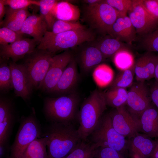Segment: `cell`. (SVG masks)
I'll return each mask as SVG.
<instances>
[{
  "mask_svg": "<svg viewBox=\"0 0 158 158\" xmlns=\"http://www.w3.org/2000/svg\"><path fill=\"white\" fill-rule=\"evenodd\" d=\"M102 0H86L83 1L88 4V5H92L97 4L100 2Z\"/></svg>",
  "mask_w": 158,
  "mask_h": 158,
  "instance_id": "cell-45",
  "label": "cell"
},
{
  "mask_svg": "<svg viewBox=\"0 0 158 158\" xmlns=\"http://www.w3.org/2000/svg\"><path fill=\"white\" fill-rule=\"evenodd\" d=\"M149 91L152 102L158 110V83L156 81L151 85Z\"/></svg>",
  "mask_w": 158,
  "mask_h": 158,
  "instance_id": "cell-41",
  "label": "cell"
},
{
  "mask_svg": "<svg viewBox=\"0 0 158 158\" xmlns=\"http://www.w3.org/2000/svg\"><path fill=\"white\" fill-rule=\"evenodd\" d=\"M5 5H8L11 8L18 10L28 8L31 5L39 6L40 1L33 0H2Z\"/></svg>",
  "mask_w": 158,
  "mask_h": 158,
  "instance_id": "cell-39",
  "label": "cell"
},
{
  "mask_svg": "<svg viewBox=\"0 0 158 158\" xmlns=\"http://www.w3.org/2000/svg\"><path fill=\"white\" fill-rule=\"evenodd\" d=\"M99 147L90 141L82 140L77 147L65 158H94L95 151Z\"/></svg>",
  "mask_w": 158,
  "mask_h": 158,
  "instance_id": "cell-29",
  "label": "cell"
},
{
  "mask_svg": "<svg viewBox=\"0 0 158 158\" xmlns=\"http://www.w3.org/2000/svg\"><path fill=\"white\" fill-rule=\"evenodd\" d=\"M94 158H126L125 155L108 147H99L95 150Z\"/></svg>",
  "mask_w": 158,
  "mask_h": 158,
  "instance_id": "cell-37",
  "label": "cell"
},
{
  "mask_svg": "<svg viewBox=\"0 0 158 158\" xmlns=\"http://www.w3.org/2000/svg\"><path fill=\"white\" fill-rule=\"evenodd\" d=\"M93 79L97 85L101 87L110 85L114 79V72L108 65L101 64L94 69L92 73Z\"/></svg>",
  "mask_w": 158,
  "mask_h": 158,
  "instance_id": "cell-25",
  "label": "cell"
},
{
  "mask_svg": "<svg viewBox=\"0 0 158 158\" xmlns=\"http://www.w3.org/2000/svg\"><path fill=\"white\" fill-rule=\"evenodd\" d=\"M73 58L71 53L68 51L54 55L39 89L45 92H52L64 70Z\"/></svg>",
  "mask_w": 158,
  "mask_h": 158,
  "instance_id": "cell-10",
  "label": "cell"
},
{
  "mask_svg": "<svg viewBox=\"0 0 158 158\" xmlns=\"http://www.w3.org/2000/svg\"><path fill=\"white\" fill-rule=\"evenodd\" d=\"M150 158H158V139L156 140V145Z\"/></svg>",
  "mask_w": 158,
  "mask_h": 158,
  "instance_id": "cell-43",
  "label": "cell"
},
{
  "mask_svg": "<svg viewBox=\"0 0 158 158\" xmlns=\"http://www.w3.org/2000/svg\"><path fill=\"white\" fill-rule=\"evenodd\" d=\"M85 29V28L84 26L78 22L57 20L52 26L51 32L57 34Z\"/></svg>",
  "mask_w": 158,
  "mask_h": 158,
  "instance_id": "cell-34",
  "label": "cell"
},
{
  "mask_svg": "<svg viewBox=\"0 0 158 158\" xmlns=\"http://www.w3.org/2000/svg\"><path fill=\"white\" fill-rule=\"evenodd\" d=\"M49 158H65L82 141L72 123H49L43 130Z\"/></svg>",
  "mask_w": 158,
  "mask_h": 158,
  "instance_id": "cell-1",
  "label": "cell"
},
{
  "mask_svg": "<svg viewBox=\"0 0 158 158\" xmlns=\"http://www.w3.org/2000/svg\"><path fill=\"white\" fill-rule=\"evenodd\" d=\"M128 149L134 158L150 157L154 149L156 140L143 134H136L129 138Z\"/></svg>",
  "mask_w": 158,
  "mask_h": 158,
  "instance_id": "cell-16",
  "label": "cell"
},
{
  "mask_svg": "<svg viewBox=\"0 0 158 158\" xmlns=\"http://www.w3.org/2000/svg\"><path fill=\"white\" fill-rule=\"evenodd\" d=\"M76 63L73 58L64 70L52 92H69L76 85L78 79Z\"/></svg>",
  "mask_w": 158,
  "mask_h": 158,
  "instance_id": "cell-21",
  "label": "cell"
},
{
  "mask_svg": "<svg viewBox=\"0 0 158 158\" xmlns=\"http://www.w3.org/2000/svg\"><path fill=\"white\" fill-rule=\"evenodd\" d=\"M107 105L104 93L97 90L84 101L78 114V131L83 140H87L103 116Z\"/></svg>",
  "mask_w": 158,
  "mask_h": 158,
  "instance_id": "cell-2",
  "label": "cell"
},
{
  "mask_svg": "<svg viewBox=\"0 0 158 158\" xmlns=\"http://www.w3.org/2000/svg\"><path fill=\"white\" fill-rule=\"evenodd\" d=\"M104 93L107 105L116 108L126 103L128 91L126 88H110Z\"/></svg>",
  "mask_w": 158,
  "mask_h": 158,
  "instance_id": "cell-27",
  "label": "cell"
},
{
  "mask_svg": "<svg viewBox=\"0 0 158 158\" xmlns=\"http://www.w3.org/2000/svg\"><path fill=\"white\" fill-rule=\"evenodd\" d=\"M136 34L135 29L127 16L118 17L109 33L113 38L130 44L135 39Z\"/></svg>",
  "mask_w": 158,
  "mask_h": 158,
  "instance_id": "cell-19",
  "label": "cell"
},
{
  "mask_svg": "<svg viewBox=\"0 0 158 158\" xmlns=\"http://www.w3.org/2000/svg\"><path fill=\"white\" fill-rule=\"evenodd\" d=\"M94 33L87 29L71 30L55 34L47 31L36 48L46 49L54 54L56 52L72 48L93 40Z\"/></svg>",
  "mask_w": 158,
  "mask_h": 158,
  "instance_id": "cell-4",
  "label": "cell"
},
{
  "mask_svg": "<svg viewBox=\"0 0 158 158\" xmlns=\"http://www.w3.org/2000/svg\"><path fill=\"white\" fill-rule=\"evenodd\" d=\"M14 142L11 146L8 158H21L25 150L35 139L42 137L43 130L35 109L26 116H22Z\"/></svg>",
  "mask_w": 158,
  "mask_h": 158,
  "instance_id": "cell-5",
  "label": "cell"
},
{
  "mask_svg": "<svg viewBox=\"0 0 158 158\" xmlns=\"http://www.w3.org/2000/svg\"><path fill=\"white\" fill-rule=\"evenodd\" d=\"M104 1L114 8L118 12V17L127 16V14L130 8L132 0H106Z\"/></svg>",
  "mask_w": 158,
  "mask_h": 158,
  "instance_id": "cell-36",
  "label": "cell"
},
{
  "mask_svg": "<svg viewBox=\"0 0 158 158\" xmlns=\"http://www.w3.org/2000/svg\"><path fill=\"white\" fill-rule=\"evenodd\" d=\"M37 45L33 38H25L11 43L0 45V59L8 61L11 59L16 63L33 51Z\"/></svg>",
  "mask_w": 158,
  "mask_h": 158,
  "instance_id": "cell-14",
  "label": "cell"
},
{
  "mask_svg": "<svg viewBox=\"0 0 158 158\" xmlns=\"http://www.w3.org/2000/svg\"><path fill=\"white\" fill-rule=\"evenodd\" d=\"M20 32L14 31L7 28H0V44L6 45L14 42L24 37Z\"/></svg>",
  "mask_w": 158,
  "mask_h": 158,
  "instance_id": "cell-35",
  "label": "cell"
},
{
  "mask_svg": "<svg viewBox=\"0 0 158 158\" xmlns=\"http://www.w3.org/2000/svg\"><path fill=\"white\" fill-rule=\"evenodd\" d=\"M96 46L104 58L113 56L120 49L125 48L121 42L113 37L106 38L102 40Z\"/></svg>",
  "mask_w": 158,
  "mask_h": 158,
  "instance_id": "cell-30",
  "label": "cell"
},
{
  "mask_svg": "<svg viewBox=\"0 0 158 158\" xmlns=\"http://www.w3.org/2000/svg\"><path fill=\"white\" fill-rule=\"evenodd\" d=\"M40 15L47 23L48 30H51L52 26L57 20L53 13V8L58 2L55 0H41L40 1Z\"/></svg>",
  "mask_w": 158,
  "mask_h": 158,
  "instance_id": "cell-32",
  "label": "cell"
},
{
  "mask_svg": "<svg viewBox=\"0 0 158 158\" xmlns=\"http://www.w3.org/2000/svg\"><path fill=\"white\" fill-rule=\"evenodd\" d=\"M157 56L148 52L135 63L134 72L137 82H145L154 78Z\"/></svg>",
  "mask_w": 158,
  "mask_h": 158,
  "instance_id": "cell-17",
  "label": "cell"
},
{
  "mask_svg": "<svg viewBox=\"0 0 158 158\" xmlns=\"http://www.w3.org/2000/svg\"><path fill=\"white\" fill-rule=\"evenodd\" d=\"M128 13L137 33L140 35L151 32L158 23V19L153 17L144 7L142 0H132Z\"/></svg>",
  "mask_w": 158,
  "mask_h": 158,
  "instance_id": "cell-11",
  "label": "cell"
},
{
  "mask_svg": "<svg viewBox=\"0 0 158 158\" xmlns=\"http://www.w3.org/2000/svg\"><path fill=\"white\" fill-rule=\"evenodd\" d=\"M89 137L90 141L99 147H110L124 155L128 150V141L114 128L109 114L102 116Z\"/></svg>",
  "mask_w": 158,
  "mask_h": 158,
  "instance_id": "cell-6",
  "label": "cell"
},
{
  "mask_svg": "<svg viewBox=\"0 0 158 158\" xmlns=\"http://www.w3.org/2000/svg\"><path fill=\"white\" fill-rule=\"evenodd\" d=\"M21 158H49L46 138H37L30 143Z\"/></svg>",
  "mask_w": 158,
  "mask_h": 158,
  "instance_id": "cell-26",
  "label": "cell"
},
{
  "mask_svg": "<svg viewBox=\"0 0 158 158\" xmlns=\"http://www.w3.org/2000/svg\"><path fill=\"white\" fill-rule=\"evenodd\" d=\"M48 30L47 24L42 16L33 14L26 19L20 32L32 36L38 45Z\"/></svg>",
  "mask_w": 158,
  "mask_h": 158,
  "instance_id": "cell-18",
  "label": "cell"
},
{
  "mask_svg": "<svg viewBox=\"0 0 158 158\" xmlns=\"http://www.w3.org/2000/svg\"><path fill=\"white\" fill-rule=\"evenodd\" d=\"M143 43L148 52H158V29L146 35Z\"/></svg>",
  "mask_w": 158,
  "mask_h": 158,
  "instance_id": "cell-38",
  "label": "cell"
},
{
  "mask_svg": "<svg viewBox=\"0 0 158 158\" xmlns=\"http://www.w3.org/2000/svg\"><path fill=\"white\" fill-rule=\"evenodd\" d=\"M129 112L136 117L152 104L149 90L145 82H138L133 84L128 92L126 103Z\"/></svg>",
  "mask_w": 158,
  "mask_h": 158,
  "instance_id": "cell-12",
  "label": "cell"
},
{
  "mask_svg": "<svg viewBox=\"0 0 158 158\" xmlns=\"http://www.w3.org/2000/svg\"><path fill=\"white\" fill-rule=\"evenodd\" d=\"M2 0H0V22L3 21V18L5 15L6 8Z\"/></svg>",
  "mask_w": 158,
  "mask_h": 158,
  "instance_id": "cell-42",
  "label": "cell"
},
{
  "mask_svg": "<svg viewBox=\"0 0 158 158\" xmlns=\"http://www.w3.org/2000/svg\"><path fill=\"white\" fill-rule=\"evenodd\" d=\"M13 89L11 71L8 62L0 59V91L6 93Z\"/></svg>",
  "mask_w": 158,
  "mask_h": 158,
  "instance_id": "cell-31",
  "label": "cell"
},
{
  "mask_svg": "<svg viewBox=\"0 0 158 158\" xmlns=\"http://www.w3.org/2000/svg\"><path fill=\"white\" fill-rule=\"evenodd\" d=\"M142 4L150 13L158 19V0H142Z\"/></svg>",
  "mask_w": 158,
  "mask_h": 158,
  "instance_id": "cell-40",
  "label": "cell"
},
{
  "mask_svg": "<svg viewBox=\"0 0 158 158\" xmlns=\"http://www.w3.org/2000/svg\"><path fill=\"white\" fill-rule=\"evenodd\" d=\"M79 102L74 93L56 97H46L44 100L43 112L49 122L71 123L75 119Z\"/></svg>",
  "mask_w": 158,
  "mask_h": 158,
  "instance_id": "cell-3",
  "label": "cell"
},
{
  "mask_svg": "<svg viewBox=\"0 0 158 158\" xmlns=\"http://www.w3.org/2000/svg\"><path fill=\"white\" fill-rule=\"evenodd\" d=\"M15 105L10 99L0 98V145H8L14 127L19 118Z\"/></svg>",
  "mask_w": 158,
  "mask_h": 158,
  "instance_id": "cell-9",
  "label": "cell"
},
{
  "mask_svg": "<svg viewBox=\"0 0 158 158\" xmlns=\"http://www.w3.org/2000/svg\"><path fill=\"white\" fill-rule=\"evenodd\" d=\"M53 11L57 20L76 21L80 16L78 6L67 1H58L54 6Z\"/></svg>",
  "mask_w": 158,
  "mask_h": 158,
  "instance_id": "cell-23",
  "label": "cell"
},
{
  "mask_svg": "<svg viewBox=\"0 0 158 158\" xmlns=\"http://www.w3.org/2000/svg\"><path fill=\"white\" fill-rule=\"evenodd\" d=\"M140 130L151 138H158V110L152 103L138 119Z\"/></svg>",
  "mask_w": 158,
  "mask_h": 158,
  "instance_id": "cell-20",
  "label": "cell"
},
{
  "mask_svg": "<svg viewBox=\"0 0 158 158\" xmlns=\"http://www.w3.org/2000/svg\"><path fill=\"white\" fill-rule=\"evenodd\" d=\"M155 81L158 83V55L157 56V61L155 68L154 76Z\"/></svg>",
  "mask_w": 158,
  "mask_h": 158,
  "instance_id": "cell-44",
  "label": "cell"
},
{
  "mask_svg": "<svg viewBox=\"0 0 158 158\" xmlns=\"http://www.w3.org/2000/svg\"><path fill=\"white\" fill-rule=\"evenodd\" d=\"M85 16L93 27L109 34L118 17L116 11L104 0L95 4L88 5L86 8Z\"/></svg>",
  "mask_w": 158,
  "mask_h": 158,
  "instance_id": "cell-8",
  "label": "cell"
},
{
  "mask_svg": "<svg viewBox=\"0 0 158 158\" xmlns=\"http://www.w3.org/2000/svg\"><path fill=\"white\" fill-rule=\"evenodd\" d=\"M53 54L36 48L24 58L23 64L33 90L39 89L49 68Z\"/></svg>",
  "mask_w": 158,
  "mask_h": 158,
  "instance_id": "cell-7",
  "label": "cell"
},
{
  "mask_svg": "<svg viewBox=\"0 0 158 158\" xmlns=\"http://www.w3.org/2000/svg\"><path fill=\"white\" fill-rule=\"evenodd\" d=\"M104 58L96 46L87 47L82 51L81 54L82 67L85 72H88L99 65Z\"/></svg>",
  "mask_w": 158,
  "mask_h": 158,
  "instance_id": "cell-24",
  "label": "cell"
},
{
  "mask_svg": "<svg viewBox=\"0 0 158 158\" xmlns=\"http://www.w3.org/2000/svg\"><path fill=\"white\" fill-rule=\"evenodd\" d=\"M11 68L12 84L16 97H20L25 102L30 99L33 90L23 64H17L11 61L8 62Z\"/></svg>",
  "mask_w": 158,
  "mask_h": 158,
  "instance_id": "cell-15",
  "label": "cell"
},
{
  "mask_svg": "<svg viewBox=\"0 0 158 158\" xmlns=\"http://www.w3.org/2000/svg\"><path fill=\"white\" fill-rule=\"evenodd\" d=\"M134 73V66L129 69L121 71L110 85V88H126L131 86L133 84Z\"/></svg>",
  "mask_w": 158,
  "mask_h": 158,
  "instance_id": "cell-33",
  "label": "cell"
},
{
  "mask_svg": "<svg viewBox=\"0 0 158 158\" xmlns=\"http://www.w3.org/2000/svg\"><path fill=\"white\" fill-rule=\"evenodd\" d=\"M109 114L114 128L125 138L133 137L140 130L138 119L128 111L124 105Z\"/></svg>",
  "mask_w": 158,
  "mask_h": 158,
  "instance_id": "cell-13",
  "label": "cell"
},
{
  "mask_svg": "<svg viewBox=\"0 0 158 158\" xmlns=\"http://www.w3.org/2000/svg\"><path fill=\"white\" fill-rule=\"evenodd\" d=\"M113 61L116 67L121 71L133 67L135 63L132 53L126 48L120 49L113 56Z\"/></svg>",
  "mask_w": 158,
  "mask_h": 158,
  "instance_id": "cell-28",
  "label": "cell"
},
{
  "mask_svg": "<svg viewBox=\"0 0 158 158\" xmlns=\"http://www.w3.org/2000/svg\"><path fill=\"white\" fill-rule=\"evenodd\" d=\"M30 15L28 8L18 10L13 9L10 7L6 8L5 18L0 25L1 27L19 32L24 22Z\"/></svg>",
  "mask_w": 158,
  "mask_h": 158,
  "instance_id": "cell-22",
  "label": "cell"
}]
</instances>
